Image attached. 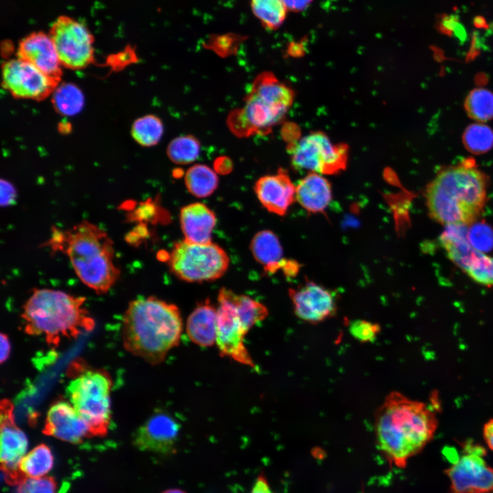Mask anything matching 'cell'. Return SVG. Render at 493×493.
Segmentation results:
<instances>
[{
    "label": "cell",
    "instance_id": "29",
    "mask_svg": "<svg viewBox=\"0 0 493 493\" xmlns=\"http://www.w3.org/2000/svg\"><path fill=\"white\" fill-rule=\"evenodd\" d=\"M53 104L60 114L73 116L81 111L84 105V95L81 90L73 84L58 86L53 92Z\"/></svg>",
    "mask_w": 493,
    "mask_h": 493
},
{
    "label": "cell",
    "instance_id": "28",
    "mask_svg": "<svg viewBox=\"0 0 493 493\" xmlns=\"http://www.w3.org/2000/svg\"><path fill=\"white\" fill-rule=\"evenodd\" d=\"M254 15L268 29L279 28L288 11L283 0H251Z\"/></svg>",
    "mask_w": 493,
    "mask_h": 493
},
{
    "label": "cell",
    "instance_id": "19",
    "mask_svg": "<svg viewBox=\"0 0 493 493\" xmlns=\"http://www.w3.org/2000/svg\"><path fill=\"white\" fill-rule=\"evenodd\" d=\"M17 57L60 81L62 66L49 34L38 31L27 35L18 44Z\"/></svg>",
    "mask_w": 493,
    "mask_h": 493
},
{
    "label": "cell",
    "instance_id": "40",
    "mask_svg": "<svg viewBox=\"0 0 493 493\" xmlns=\"http://www.w3.org/2000/svg\"><path fill=\"white\" fill-rule=\"evenodd\" d=\"M214 168L215 172L220 175H227L233 169V162L229 157L220 156L214 160Z\"/></svg>",
    "mask_w": 493,
    "mask_h": 493
},
{
    "label": "cell",
    "instance_id": "9",
    "mask_svg": "<svg viewBox=\"0 0 493 493\" xmlns=\"http://www.w3.org/2000/svg\"><path fill=\"white\" fill-rule=\"evenodd\" d=\"M294 169L320 175H334L345 169L348 161L346 144H333L322 131H313L288 145Z\"/></svg>",
    "mask_w": 493,
    "mask_h": 493
},
{
    "label": "cell",
    "instance_id": "16",
    "mask_svg": "<svg viewBox=\"0 0 493 493\" xmlns=\"http://www.w3.org/2000/svg\"><path fill=\"white\" fill-rule=\"evenodd\" d=\"M1 468L10 482L19 483L23 477L18 466L26 455L28 441L26 435L14 421V406L8 399H3L0 406Z\"/></svg>",
    "mask_w": 493,
    "mask_h": 493
},
{
    "label": "cell",
    "instance_id": "30",
    "mask_svg": "<svg viewBox=\"0 0 493 493\" xmlns=\"http://www.w3.org/2000/svg\"><path fill=\"white\" fill-rule=\"evenodd\" d=\"M163 133V123L155 115L140 117L133 123L131 127L133 138L143 147H152L157 144Z\"/></svg>",
    "mask_w": 493,
    "mask_h": 493
},
{
    "label": "cell",
    "instance_id": "25",
    "mask_svg": "<svg viewBox=\"0 0 493 493\" xmlns=\"http://www.w3.org/2000/svg\"><path fill=\"white\" fill-rule=\"evenodd\" d=\"M219 294L226 297L236 307L246 333L268 314V310L265 305L246 295L238 294L225 288L220 289Z\"/></svg>",
    "mask_w": 493,
    "mask_h": 493
},
{
    "label": "cell",
    "instance_id": "31",
    "mask_svg": "<svg viewBox=\"0 0 493 493\" xmlns=\"http://www.w3.org/2000/svg\"><path fill=\"white\" fill-rule=\"evenodd\" d=\"M201 150L200 142L192 135L177 137L170 141L167 147V155L174 163L188 164L197 160Z\"/></svg>",
    "mask_w": 493,
    "mask_h": 493
},
{
    "label": "cell",
    "instance_id": "14",
    "mask_svg": "<svg viewBox=\"0 0 493 493\" xmlns=\"http://www.w3.org/2000/svg\"><path fill=\"white\" fill-rule=\"evenodd\" d=\"M216 343L220 355L241 364L256 368L244 340V329L238 311L233 304L220 294L218 296Z\"/></svg>",
    "mask_w": 493,
    "mask_h": 493
},
{
    "label": "cell",
    "instance_id": "5",
    "mask_svg": "<svg viewBox=\"0 0 493 493\" xmlns=\"http://www.w3.org/2000/svg\"><path fill=\"white\" fill-rule=\"evenodd\" d=\"M86 299L63 291L40 288L33 290L23 307L24 331L42 336L49 346L56 347L62 338H77L93 330L95 323L84 306Z\"/></svg>",
    "mask_w": 493,
    "mask_h": 493
},
{
    "label": "cell",
    "instance_id": "37",
    "mask_svg": "<svg viewBox=\"0 0 493 493\" xmlns=\"http://www.w3.org/2000/svg\"><path fill=\"white\" fill-rule=\"evenodd\" d=\"M351 335L361 342H370L376 339L380 332L379 324L365 320H355L349 327Z\"/></svg>",
    "mask_w": 493,
    "mask_h": 493
},
{
    "label": "cell",
    "instance_id": "47",
    "mask_svg": "<svg viewBox=\"0 0 493 493\" xmlns=\"http://www.w3.org/2000/svg\"><path fill=\"white\" fill-rule=\"evenodd\" d=\"M162 493H186L184 491L179 490V489H170L167 490Z\"/></svg>",
    "mask_w": 493,
    "mask_h": 493
},
{
    "label": "cell",
    "instance_id": "32",
    "mask_svg": "<svg viewBox=\"0 0 493 493\" xmlns=\"http://www.w3.org/2000/svg\"><path fill=\"white\" fill-rule=\"evenodd\" d=\"M466 109L468 114L479 121H485L493 118V94L484 88L473 90L466 101Z\"/></svg>",
    "mask_w": 493,
    "mask_h": 493
},
{
    "label": "cell",
    "instance_id": "27",
    "mask_svg": "<svg viewBox=\"0 0 493 493\" xmlns=\"http://www.w3.org/2000/svg\"><path fill=\"white\" fill-rule=\"evenodd\" d=\"M53 466V456L45 444L38 445L26 454L18 466L23 478H40L47 475Z\"/></svg>",
    "mask_w": 493,
    "mask_h": 493
},
{
    "label": "cell",
    "instance_id": "34",
    "mask_svg": "<svg viewBox=\"0 0 493 493\" xmlns=\"http://www.w3.org/2000/svg\"><path fill=\"white\" fill-rule=\"evenodd\" d=\"M468 239L474 248L481 252L493 247V231L485 224H476L468 229Z\"/></svg>",
    "mask_w": 493,
    "mask_h": 493
},
{
    "label": "cell",
    "instance_id": "10",
    "mask_svg": "<svg viewBox=\"0 0 493 493\" xmlns=\"http://www.w3.org/2000/svg\"><path fill=\"white\" fill-rule=\"evenodd\" d=\"M62 66L81 69L94 61V37L81 22L66 15L59 16L49 33Z\"/></svg>",
    "mask_w": 493,
    "mask_h": 493
},
{
    "label": "cell",
    "instance_id": "8",
    "mask_svg": "<svg viewBox=\"0 0 493 493\" xmlns=\"http://www.w3.org/2000/svg\"><path fill=\"white\" fill-rule=\"evenodd\" d=\"M168 264L178 278L188 282H203L220 278L228 268L229 260L218 245L197 244L186 240L172 249Z\"/></svg>",
    "mask_w": 493,
    "mask_h": 493
},
{
    "label": "cell",
    "instance_id": "17",
    "mask_svg": "<svg viewBox=\"0 0 493 493\" xmlns=\"http://www.w3.org/2000/svg\"><path fill=\"white\" fill-rule=\"evenodd\" d=\"M288 292L294 312L305 322L317 324L336 313L334 292L313 281L306 280L297 288H290Z\"/></svg>",
    "mask_w": 493,
    "mask_h": 493
},
{
    "label": "cell",
    "instance_id": "36",
    "mask_svg": "<svg viewBox=\"0 0 493 493\" xmlns=\"http://www.w3.org/2000/svg\"><path fill=\"white\" fill-rule=\"evenodd\" d=\"M18 484V493H56L55 482L49 477H27Z\"/></svg>",
    "mask_w": 493,
    "mask_h": 493
},
{
    "label": "cell",
    "instance_id": "46",
    "mask_svg": "<svg viewBox=\"0 0 493 493\" xmlns=\"http://www.w3.org/2000/svg\"><path fill=\"white\" fill-rule=\"evenodd\" d=\"M475 26L483 27L485 25V21L483 17H477L474 21Z\"/></svg>",
    "mask_w": 493,
    "mask_h": 493
},
{
    "label": "cell",
    "instance_id": "1",
    "mask_svg": "<svg viewBox=\"0 0 493 493\" xmlns=\"http://www.w3.org/2000/svg\"><path fill=\"white\" fill-rule=\"evenodd\" d=\"M438 420L427 403L402 393L388 394L375 415V431L379 449L396 466L406 464L433 438Z\"/></svg>",
    "mask_w": 493,
    "mask_h": 493
},
{
    "label": "cell",
    "instance_id": "7",
    "mask_svg": "<svg viewBox=\"0 0 493 493\" xmlns=\"http://www.w3.org/2000/svg\"><path fill=\"white\" fill-rule=\"evenodd\" d=\"M112 379L104 370H87L69 383L71 405L89 427L91 436H104L111 420Z\"/></svg>",
    "mask_w": 493,
    "mask_h": 493
},
{
    "label": "cell",
    "instance_id": "18",
    "mask_svg": "<svg viewBox=\"0 0 493 493\" xmlns=\"http://www.w3.org/2000/svg\"><path fill=\"white\" fill-rule=\"evenodd\" d=\"M44 434L73 444L91 437L89 427L74 407L58 401L49 408L42 430Z\"/></svg>",
    "mask_w": 493,
    "mask_h": 493
},
{
    "label": "cell",
    "instance_id": "3",
    "mask_svg": "<svg viewBox=\"0 0 493 493\" xmlns=\"http://www.w3.org/2000/svg\"><path fill=\"white\" fill-rule=\"evenodd\" d=\"M486 195L485 175L468 164L442 170L425 193L429 216L446 226L472 223L483 208Z\"/></svg>",
    "mask_w": 493,
    "mask_h": 493
},
{
    "label": "cell",
    "instance_id": "12",
    "mask_svg": "<svg viewBox=\"0 0 493 493\" xmlns=\"http://www.w3.org/2000/svg\"><path fill=\"white\" fill-rule=\"evenodd\" d=\"M466 453L455 459L445 472L451 481V493H493V468L479 445H467Z\"/></svg>",
    "mask_w": 493,
    "mask_h": 493
},
{
    "label": "cell",
    "instance_id": "24",
    "mask_svg": "<svg viewBox=\"0 0 493 493\" xmlns=\"http://www.w3.org/2000/svg\"><path fill=\"white\" fill-rule=\"evenodd\" d=\"M251 249L255 259L264 266L265 272L275 273L281 269L286 259L278 237L270 230L257 232L253 238Z\"/></svg>",
    "mask_w": 493,
    "mask_h": 493
},
{
    "label": "cell",
    "instance_id": "2",
    "mask_svg": "<svg viewBox=\"0 0 493 493\" xmlns=\"http://www.w3.org/2000/svg\"><path fill=\"white\" fill-rule=\"evenodd\" d=\"M183 329L178 307L155 296L131 301L123 323L125 349L147 362L156 365L177 346Z\"/></svg>",
    "mask_w": 493,
    "mask_h": 493
},
{
    "label": "cell",
    "instance_id": "45",
    "mask_svg": "<svg viewBox=\"0 0 493 493\" xmlns=\"http://www.w3.org/2000/svg\"><path fill=\"white\" fill-rule=\"evenodd\" d=\"M251 493H273L270 490L267 481L262 475L258 477Z\"/></svg>",
    "mask_w": 493,
    "mask_h": 493
},
{
    "label": "cell",
    "instance_id": "41",
    "mask_svg": "<svg viewBox=\"0 0 493 493\" xmlns=\"http://www.w3.org/2000/svg\"><path fill=\"white\" fill-rule=\"evenodd\" d=\"M288 10L301 12L305 10L312 0H283Z\"/></svg>",
    "mask_w": 493,
    "mask_h": 493
},
{
    "label": "cell",
    "instance_id": "15",
    "mask_svg": "<svg viewBox=\"0 0 493 493\" xmlns=\"http://www.w3.org/2000/svg\"><path fill=\"white\" fill-rule=\"evenodd\" d=\"M181 426L170 412L156 409L133 435V443L140 450L160 454L175 451Z\"/></svg>",
    "mask_w": 493,
    "mask_h": 493
},
{
    "label": "cell",
    "instance_id": "38",
    "mask_svg": "<svg viewBox=\"0 0 493 493\" xmlns=\"http://www.w3.org/2000/svg\"><path fill=\"white\" fill-rule=\"evenodd\" d=\"M1 204L2 206H8L11 205L16 199V193L13 186L8 181L1 180Z\"/></svg>",
    "mask_w": 493,
    "mask_h": 493
},
{
    "label": "cell",
    "instance_id": "22",
    "mask_svg": "<svg viewBox=\"0 0 493 493\" xmlns=\"http://www.w3.org/2000/svg\"><path fill=\"white\" fill-rule=\"evenodd\" d=\"M331 199V186L320 174L308 173L296 186L295 200L309 213H323Z\"/></svg>",
    "mask_w": 493,
    "mask_h": 493
},
{
    "label": "cell",
    "instance_id": "11",
    "mask_svg": "<svg viewBox=\"0 0 493 493\" xmlns=\"http://www.w3.org/2000/svg\"><path fill=\"white\" fill-rule=\"evenodd\" d=\"M440 242L449 259L472 279L493 287V257L470 244L466 226H446Z\"/></svg>",
    "mask_w": 493,
    "mask_h": 493
},
{
    "label": "cell",
    "instance_id": "20",
    "mask_svg": "<svg viewBox=\"0 0 493 493\" xmlns=\"http://www.w3.org/2000/svg\"><path fill=\"white\" fill-rule=\"evenodd\" d=\"M254 191L268 212L283 216L295 200L296 186L287 171L279 168L274 175L260 177L255 184Z\"/></svg>",
    "mask_w": 493,
    "mask_h": 493
},
{
    "label": "cell",
    "instance_id": "39",
    "mask_svg": "<svg viewBox=\"0 0 493 493\" xmlns=\"http://www.w3.org/2000/svg\"><path fill=\"white\" fill-rule=\"evenodd\" d=\"M459 23L455 16L444 15L438 22L439 30L447 34L455 32Z\"/></svg>",
    "mask_w": 493,
    "mask_h": 493
},
{
    "label": "cell",
    "instance_id": "44",
    "mask_svg": "<svg viewBox=\"0 0 493 493\" xmlns=\"http://www.w3.org/2000/svg\"><path fill=\"white\" fill-rule=\"evenodd\" d=\"M301 265L294 260H285L281 269L288 277H294L299 272Z\"/></svg>",
    "mask_w": 493,
    "mask_h": 493
},
{
    "label": "cell",
    "instance_id": "6",
    "mask_svg": "<svg viewBox=\"0 0 493 493\" xmlns=\"http://www.w3.org/2000/svg\"><path fill=\"white\" fill-rule=\"evenodd\" d=\"M294 99L293 90L273 73H261L254 79L244 105L229 114L227 125L239 138L266 135L283 120Z\"/></svg>",
    "mask_w": 493,
    "mask_h": 493
},
{
    "label": "cell",
    "instance_id": "43",
    "mask_svg": "<svg viewBox=\"0 0 493 493\" xmlns=\"http://www.w3.org/2000/svg\"><path fill=\"white\" fill-rule=\"evenodd\" d=\"M483 436L489 448L493 451V418L483 425Z\"/></svg>",
    "mask_w": 493,
    "mask_h": 493
},
{
    "label": "cell",
    "instance_id": "4",
    "mask_svg": "<svg viewBox=\"0 0 493 493\" xmlns=\"http://www.w3.org/2000/svg\"><path fill=\"white\" fill-rule=\"evenodd\" d=\"M50 243L66 253L79 279L97 294L108 292L118 279L113 242L97 225L84 220L64 232L55 230Z\"/></svg>",
    "mask_w": 493,
    "mask_h": 493
},
{
    "label": "cell",
    "instance_id": "35",
    "mask_svg": "<svg viewBox=\"0 0 493 493\" xmlns=\"http://www.w3.org/2000/svg\"><path fill=\"white\" fill-rule=\"evenodd\" d=\"M241 40L242 38L231 34L213 36L207 41V47L225 58L236 53Z\"/></svg>",
    "mask_w": 493,
    "mask_h": 493
},
{
    "label": "cell",
    "instance_id": "21",
    "mask_svg": "<svg viewBox=\"0 0 493 493\" xmlns=\"http://www.w3.org/2000/svg\"><path fill=\"white\" fill-rule=\"evenodd\" d=\"M180 222L186 240L197 244L212 242L216 218L205 205L194 203L184 207L180 212Z\"/></svg>",
    "mask_w": 493,
    "mask_h": 493
},
{
    "label": "cell",
    "instance_id": "23",
    "mask_svg": "<svg viewBox=\"0 0 493 493\" xmlns=\"http://www.w3.org/2000/svg\"><path fill=\"white\" fill-rule=\"evenodd\" d=\"M216 315L217 309L208 299L197 305L186 323V331L192 342L202 347L216 343Z\"/></svg>",
    "mask_w": 493,
    "mask_h": 493
},
{
    "label": "cell",
    "instance_id": "42",
    "mask_svg": "<svg viewBox=\"0 0 493 493\" xmlns=\"http://www.w3.org/2000/svg\"><path fill=\"white\" fill-rule=\"evenodd\" d=\"M1 363L5 362L10 356L11 351V345L8 336L5 333H1Z\"/></svg>",
    "mask_w": 493,
    "mask_h": 493
},
{
    "label": "cell",
    "instance_id": "26",
    "mask_svg": "<svg viewBox=\"0 0 493 493\" xmlns=\"http://www.w3.org/2000/svg\"><path fill=\"white\" fill-rule=\"evenodd\" d=\"M184 180L188 192L199 198L211 195L218 184V178L215 170L201 164H194L189 168L186 173Z\"/></svg>",
    "mask_w": 493,
    "mask_h": 493
},
{
    "label": "cell",
    "instance_id": "13",
    "mask_svg": "<svg viewBox=\"0 0 493 493\" xmlns=\"http://www.w3.org/2000/svg\"><path fill=\"white\" fill-rule=\"evenodd\" d=\"M2 71L4 88L18 99L42 100L59 84V81L18 58L5 62Z\"/></svg>",
    "mask_w": 493,
    "mask_h": 493
},
{
    "label": "cell",
    "instance_id": "33",
    "mask_svg": "<svg viewBox=\"0 0 493 493\" xmlns=\"http://www.w3.org/2000/svg\"><path fill=\"white\" fill-rule=\"evenodd\" d=\"M464 141L466 148L471 152L485 153L493 146V132L485 125L474 124L466 129Z\"/></svg>",
    "mask_w": 493,
    "mask_h": 493
}]
</instances>
